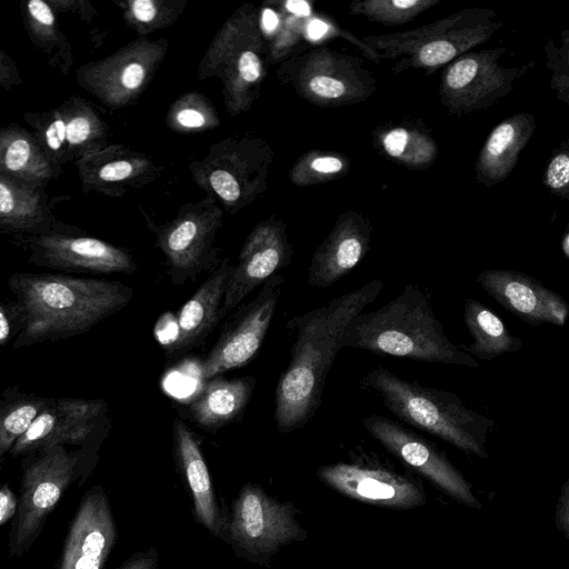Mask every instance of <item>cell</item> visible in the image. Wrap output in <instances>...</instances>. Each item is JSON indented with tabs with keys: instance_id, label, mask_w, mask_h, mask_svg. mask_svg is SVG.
<instances>
[{
	"instance_id": "obj_6",
	"label": "cell",
	"mask_w": 569,
	"mask_h": 569,
	"mask_svg": "<svg viewBox=\"0 0 569 569\" xmlns=\"http://www.w3.org/2000/svg\"><path fill=\"white\" fill-rule=\"evenodd\" d=\"M495 16L490 9L468 8L416 29L366 36L365 52L376 62L395 60V72L413 68L431 73L490 39L501 26Z\"/></svg>"
},
{
	"instance_id": "obj_45",
	"label": "cell",
	"mask_w": 569,
	"mask_h": 569,
	"mask_svg": "<svg viewBox=\"0 0 569 569\" xmlns=\"http://www.w3.org/2000/svg\"><path fill=\"white\" fill-rule=\"evenodd\" d=\"M17 510V500L8 487L0 489V526L10 519Z\"/></svg>"
},
{
	"instance_id": "obj_26",
	"label": "cell",
	"mask_w": 569,
	"mask_h": 569,
	"mask_svg": "<svg viewBox=\"0 0 569 569\" xmlns=\"http://www.w3.org/2000/svg\"><path fill=\"white\" fill-rule=\"evenodd\" d=\"M69 197H51L44 190L0 174V231L36 236L56 221L54 206Z\"/></svg>"
},
{
	"instance_id": "obj_8",
	"label": "cell",
	"mask_w": 569,
	"mask_h": 569,
	"mask_svg": "<svg viewBox=\"0 0 569 569\" xmlns=\"http://www.w3.org/2000/svg\"><path fill=\"white\" fill-rule=\"evenodd\" d=\"M306 101L321 108L359 103L376 90V79L362 60L326 47H317L281 61L277 70Z\"/></svg>"
},
{
	"instance_id": "obj_31",
	"label": "cell",
	"mask_w": 569,
	"mask_h": 569,
	"mask_svg": "<svg viewBox=\"0 0 569 569\" xmlns=\"http://www.w3.org/2000/svg\"><path fill=\"white\" fill-rule=\"evenodd\" d=\"M254 386V379L243 377L226 379L213 377L190 405L194 421L206 428L221 427L234 419L246 407Z\"/></svg>"
},
{
	"instance_id": "obj_44",
	"label": "cell",
	"mask_w": 569,
	"mask_h": 569,
	"mask_svg": "<svg viewBox=\"0 0 569 569\" xmlns=\"http://www.w3.org/2000/svg\"><path fill=\"white\" fill-rule=\"evenodd\" d=\"M157 563L158 552L152 547L146 551L134 553L118 569H156Z\"/></svg>"
},
{
	"instance_id": "obj_21",
	"label": "cell",
	"mask_w": 569,
	"mask_h": 569,
	"mask_svg": "<svg viewBox=\"0 0 569 569\" xmlns=\"http://www.w3.org/2000/svg\"><path fill=\"white\" fill-rule=\"evenodd\" d=\"M318 477L352 499L387 508H412L425 502L421 490L405 476L363 462L336 463L318 469Z\"/></svg>"
},
{
	"instance_id": "obj_1",
	"label": "cell",
	"mask_w": 569,
	"mask_h": 569,
	"mask_svg": "<svg viewBox=\"0 0 569 569\" xmlns=\"http://www.w3.org/2000/svg\"><path fill=\"white\" fill-rule=\"evenodd\" d=\"M382 290L381 280H370L288 321V328L296 330V340L289 366L276 389L274 417L279 431L301 428L316 413L327 375L341 349L345 327Z\"/></svg>"
},
{
	"instance_id": "obj_23",
	"label": "cell",
	"mask_w": 569,
	"mask_h": 569,
	"mask_svg": "<svg viewBox=\"0 0 569 569\" xmlns=\"http://www.w3.org/2000/svg\"><path fill=\"white\" fill-rule=\"evenodd\" d=\"M371 232L369 221L360 213H341L312 256L308 282L326 288L348 274L366 256Z\"/></svg>"
},
{
	"instance_id": "obj_7",
	"label": "cell",
	"mask_w": 569,
	"mask_h": 569,
	"mask_svg": "<svg viewBox=\"0 0 569 569\" xmlns=\"http://www.w3.org/2000/svg\"><path fill=\"white\" fill-rule=\"evenodd\" d=\"M274 151L261 137L237 134L213 143L189 164L196 184L229 214L250 206L267 190Z\"/></svg>"
},
{
	"instance_id": "obj_24",
	"label": "cell",
	"mask_w": 569,
	"mask_h": 569,
	"mask_svg": "<svg viewBox=\"0 0 569 569\" xmlns=\"http://www.w3.org/2000/svg\"><path fill=\"white\" fill-rule=\"evenodd\" d=\"M106 403L100 400L61 399L47 405L12 446L13 455L43 451L64 442H80L92 430V421Z\"/></svg>"
},
{
	"instance_id": "obj_16",
	"label": "cell",
	"mask_w": 569,
	"mask_h": 569,
	"mask_svg": "<svg viewBox=\"0 0 569 569\" xmlns=\"http://www.w3.org/2000/svg\"><path fill=\"white\" fill-rule=\"evenodd\" d=\"M362 426L389 452L452 498L467 506L480 508L467 480L433 443L381 415L366 417Z\"/></svg>"
},
{
	"instance_id": "obj_37",
	"label": "cell",
	"mask_w": 569,
	"mask_h": 569,
	"mask_svg": "<svg viewBox=\"0 0 569 569\" xmlns=\"http://www.w3.org/2000/svg\"><path fill=\"white\" fill-rule=\"evenodd\" d=\"M349 159L341 153L310 150L295 161L289 179L297 187L326 183L343 177L349 170Z\"/></svg>"
},
{
	"instance_id": "obj_15",
	"label": "cell",
	"mask_w": 569,
	"mask_h": 569,
	"mask_svg": "<svg viewBox=\"0 0 569 569\" xmlns=\"http://www.w3.org/2000/svg\"><path fill=\"white\" fill-rule=\"evenodd\" d=\"M282 283L280 274L268 279L256 298L226 326L200 367L203 380L241 367L256 356L273 318Z\"/></svg>"
},
{
	"instance_id": "obj_42",
	"label": "cell",
	"mask_w": 569,
	"mask_h": 569,
	"mask_svg": "<svg viewBox=\"0 0 569 569\" xmlns=\"http://www.w3.org/2000/svg\"><path fill=\"white\" fill-rule=\"evenodd\" d=\"M22 84L19 67L12 57L0 44V87L4 90Z\"/></svg>"
},
{
	"instance_id": "obj_10",
	"label": "cell",
	"mask_w": 569,
	"mask_h": 569,
	"mask_svg": "<svg viewBox=\"0 0 569 569\" xmlns=\"http://www.w3.org/2000/svg\"><path fill=\"white\" fill-rule=\"evenodd\" d=\"M168 47L166 38L139 37L102 59L80 66L76 70L77 83L108 109L126 108L147 89Z\"/></svg>"
},
{
	"instance_id": "obj_4",
	"label": "cell",
	"mask_w": 569,
	"mask_h": 569,
	"mask_svg": "<svg viewBox=\"0 0 569 569\" xmlns=\"http://www.w3.org/2000/svg\"><path fill=\"white\" fill-rule=\"evenodd\" d=\"M366 389L402 422L436 436L457 449L487 458L485 443L495 421L465 406L456 393L409 381L385 367L361 380Z\"/></svg>"
},
{
	"instance_id": "obj_47",
	"label": "cell",
	"mask_w": 569,
	"mask_h": 569,
	"mask_svg": "<svg viewBox=\"0 0 569 569\" xmlns=\"http://www.w3.org/2000/svg\"><path fill=\"white\" fill-rule=\"evenodd\" d=\"M11 333V325L8 315L2 306H0V345L4 343Z\"/></svg>"
},
{
	"instance_id": "obj_29",
	"label": "cell",
	"mask_w": 569,
	"mask_h": 569,
	"mask_svg": "<svg viewBox=\"0 0 569 569\" xmlns=\"http://www.w3.org/2000/svg\"><path fill=\"white\" fill-rule=\"evenodd\" d=\"M173 439L180 467L192 495L196 518L210 533L220 537L223 521L200 443L178 418L173 421Z\"/></svg>"
},
{
	"instance_id": "obj_14",
	"label": "cell",
	"mask_w": 569,
	"mask_h": 569,
	"mask_svg": "<svg viewBox=\"0 0 569 569\" xmlns=\"http://www.w3.org/2000/svg\"><path fill=\"white\" fill-rule=\"evenodd\" d=\"M78 460L79 457L67 452L62 446H56L44 450L26 469L11 540L12 553L20 555L29 549L44 519L74 478Z\"/></svg>"
},
{
	"instance_id": "obj_48",
	"label": "cell",
	"mask_w": 569,
	"mask_h": 569,
	"mask_svg": "<svg viewBox=\"0 0 569 569\" xmlns=\"http://www.w3.org/2000/svg\"><path fill=\"white\" fill-rule=\"evenodd\" d=\"M561 248L565 253V256L569 257V233L566 232L561 242Z\"/></svg>"
},
{
	"instance_id": "obj_5",
	"label": "cell",
	"mask_w": 569,
	"mask_h": 569,
	"mask_svg": "<svg viewBox=\"0 0 569 569\" xmlns=\"http://www.w3.org/2000/svg\"><path fill=\"white\" fill-rule=\"evenodd\" d=\"M268 43L252 3L239 7L221 26L201 58L200 81L218 78L230 116L247 112L258 100L267 72Z\"/></svg>"
},
{
	"instance_id": "obj_2",
	"label": "cell",
	"mask_w": 569,
	"mask_h": 569,
	"mask_svg": "<svg viewBox=\"0 0 569 569\" xmlns=\"http://www.w3.org/2000/svg\"><path fill=\"white\" fill-rule=\"evenodd\" d=\"M10 287L23 312L17 341L22 343L82 333L121 310L133 295L118 281L52 274H16Z\"/></svg>"
},
{
	"instance_id": "obj_19",
	"label": "cell",
	"mask_w": 569,
	"mask_h": 569,
	"mask_svg": "<svg viewBox=\"0 0 569 569\" xmlns=\"http://www.w3.org/2000/svg\"><path fill=\"white\" fill-rule=\"evenodd\" d=\"M83 192L119 198L156 181L163 167L151 157L112 143L92 151L76 163Z\"/></svg>"
},
{
	"instance_id": "obj_36",
	"label": "cell",
	"mask_w": 569,
	"mask_h": 569,
	"mask_svg": "<svg viewBox=\"0 0 569 569\" xmlns=\"http://www.w3.org/2000/svg\"><path fill=\"white\" fill-rule=\"evenodd\" d=\"M279 12L278 22L268 43V60L281 62L289 57L307 31L310 8L305 1H273Z\"/></svg>"
},
{
	"instance_id": "obj_27",
	"label": "cell",
	"mask_w": 569,
	"mask_h": 569,
	"mask_svg": "<svg viewBox=\"0 0 569 569\" xmlns=\"http://www.w3.org/2000/svg\"><path fill=\"white\" fill-rule=\"evenodd\" d=\"M62 168L44 153L31 130L18 123L0 127V174L44 190Z\"/></svg>"
},
{
	"instance_id": "obj_13",
	"label": "cell",
	"mask_w": 569,
	"mask_h": 569,
	"mask_svg": "<svg viewBox=\"0 0 569 569\" xmlns=\"http://www.w3.org/2000/svg\"><path fill=\"white\" fill-rule=\"evenodd\" d=\"M291 502L280 503L258 485H246L232 506L229 536L246 556L262 558L306 537Z\"/></svg>"
},
{
	"instance_id": "obj_18",
	"label": "cell",
	"mask_w": 569,
	"mask_h": 569,
	"mask_svg": "<svg viewBox=\"0 0 569 569\" xmlns=\"http://www.w3.org/2000/svg\"><path fill=\"white\" fill-rule=\"evenodd\" d=\"M54 222L49 231L30 236L31 258L37 263L102 273H131L136 270L133 259L126 249L93 237L58 230Z\"/></svg>"
},
{
	"instance_id": "obj_35",
	"label": "cell",
	"mask_w": 569,
	"mask_h": 569,
	"mask_svg": "<svg viewBox=\"0 0 569 569\" xmlns=\"http://www.w3.org/2000/svg\"><path fill=\"white\" fill-rule=\"evenodd\" d=\"M166 126L179 134L201 133L220 126V117L209 98L200 92H187L169 107Z\"/></svg>"
},
{
	"instance_id": "obj_17",
	"label": "cell",
	"mask_w": 569,
	"mask_h": 569,
	"mask_svg": "<svg viewBox=\"0 0 569 569\" xmlns=\"http://www.w3.org/2000/svg\"><path fill=\"white\" fill-rule=\"evenodd\" d=\"M291 253L282 220L272 214L258 222L246 238L237 264L232 266L220 319L236 309L257 287L288 266Z\"/></svg>"
},
{
	"instance_id": "obj_28",
	"label": "cell",
	"mask_w": 569,
	"mask_h": 569,
	"mask_svg": "<svg viewBox=\"0 0 569 569\" xmlns=\"http://www.w3.org/2000/svg\"><path fill=\"white\" fill-rule=\"evenodd\" d=\"M535 129V116L530 113L513 114L496 126L479 152L477 181L492 187L505 180L515 169Z\"/></svg>"
},
{
	"instance_id": "obj_22",
	"label": "cell",
	"mask_w": 569,
	"mask_h": 569,
	"mask_svg": "<svg viewBox=\"0 0 569 569\" xmlns=\"http://www.w3.org/2000/svg\"><path fill=\"white\" fill-rule=\"evenodd\" d=\"M116 525L106 493L93 488L71 523L60 569H101L114 545Z\"/></svg>"
},
{
	"instance_id": "obj_46",
	"label": "cell",
	"mask_w": 569,
	"mask_h": 569,
	"mask_svg": "<svg viewBox=\"0 0 569 569\" xmlns=\"http://www.w3.org/2000/svg\"><path fill=\"white\" fill-rule=\"evenodd\" d=\"M568 482L563 486L562 490V497L560 499V502L562 506L558 510V523L559 528L562 529L565 535H568Z\"/></svg>"
},
{
	"instance_id": "obj_43",
	"label": "cell",
	"mask_w": 569,
	"mask_h": 569,
	"mask_svg": "<svg viewBox=\"0 0 569 569\" xmlns=\"http://www.w3.org/2000/svg\"><path fill=\"white\" fill-rule=\"evenodd\" d=\"M56 13L72 12L83 20H91L96 14L90 2L84 0H48Z\"/></svg>"
},
{
	"instance_id": "obj_3",
	"label": "cell",
	"mask_w": 569,
	"mask_h": 569,
	"mask_svg": "<svg viewBox=\"0 0 569 569\" xmlns=\"http://www.w3.org/2000/svg\"><path fill=\"white\" fill-rule=\"evenodd\" d=\"M340 345L417 361L479 367L475 358L448 338L429 298L412 283L377 310L351 318Z\"/></svg>"
},
{
	"instance_id": "obj_40",
	"label": "cell",
	"mask_w": 569,
	"mask_h": 569,
	"mask_svg": "<svg viewBox=\"0 0 569 569\" xmlns=\"http://www.w3.org/2000/svg\"><path fill=\"white\" fill-rule=\"evenodd\" d=\"M568 48H569V36L568 30L563 31V46L561 49L556 48L553 43L546 46V52L548 57V67L553 72L552 86L558 92V98L565 102H569V77H568Z\"/></svg>"
},
{
	"instance_id": "obj_25",
	"label": "cell",
	"mask_w": 569,
	"mask_h": 569,
	"mask_svg": "<svg viewBox=\"0 0 569 569\" xmlns=\"http://www.w3.org/2000/svg\"><path fill=\"white\" fill-rule=\"evenodd\" d=\"M232 264L224 259L211 272L177 315L176 335L169 350L177 352L199 343L220 319Z\"/></svg>"
},
{
	"instance_id": "obj_34",
	"label": "cell",
	"mask_w": 569,
	"mask_h": 569,
	"mask_svg": "<svg viewBox=\"0 0 569 569\" xmlns=\"http://www.w3.org/2000/svg\"><path fill=\"white\" fill-rule=\"evenodd\" d=\"M127 26L140 37L168 28L180 17L187 0H114Z\"/></svg>"
},
{
	"instance_id": "obj_41",
	"label": "cell",
	"mask_w": 569,
	"mask_h": 569,
	"mask_svg": "<svg viewBox=\"0 0 569 569\" xmlns=\"http://www.w3.org/2000/svg\"><path fill=\"white\" fill-rule=\"evenodd\" d=\"M545 184L556 194L567 197L569 193V156L567 151L556 153L549 161Z\"/></svg>"
},
{
	"instance_id": "obj_30",
	"label": "cell",
	"mask_w": 569,
	"mask_h": 569,
	"mask_svg": "<svg viewBox=\"0 0 569 569\" xmlns=\"http://www.w3.org/2000/svg\"><path fill=\"white\" fill-rule=\"evenodd\" d=\"M20 14L30 41L47 63L62 76H68L74 61L72 47L59 28L58 14L49 1L23 0Z\"/></svg>"
},
{
	"instance_id": "obj_38",
	"label": "cell",
	"mask_w": 569,
	"mask_h": 569,
	"mask_svg": "<svg viewBox=\"0 0 569 569\" xmlns=\"http://www.w3.org/2000/svg\"><path fill=\"white\" fill-rule=\"evenodd\" d=\"M440 0H356L349 6L350 14L365 16L369 21L385 26H399L413 20Z\"/></svg>"
},
{
	"instance_id": "obj_9",
	"label": "cell",
	"mask_w": 569,
	"mask_h": 569,
	"mask_svg": "<svg viewBox=\"0 0 569 569\" xmlns=\"http://www.w3.org/2000/svg\"><path fill=\"white\" fill-rule=\"evenodd\" d=\"M146 223L162 251L173 284L193 281L206 270L218 267L217 232L222 227L223 210L211 197L182 204L176 217L156 224L142 210Z\"/></svg>"
},
{
	"instance_id": "obj_20",
	"label": "cell",
	"mask_w": 569,
	"mask_h": 569,
	"mask_svg": "<svg viewBox=\"0 0 569 569\" xmlns=\"http://www.w3.org/2000/svg\"><path fill=\"white\" fill-rule=\"evenodd\" d=\"M477 282L501 307L531 326H565L569 305L562 296L536 278L517 270L489 269Z\"/></svg>"
},
{
	"instance_id": "obj_12",
	"label": "cell",
	"mask_w": 569,
	"mask_h": 569,
	"mask_svg": "<svg viewBox=\"0 0 569 569\" xmlns=\"http://www.w3.org/2000/svg\"><path fill=\"white\" fill-rule=\"evenodd\" d=\"M506 48L466 52L441 73V103L453 114H467L495 104L513 90L528 66L507 68L500 58Z\"/></svg>"
},
{
	"instance_id": "obj_33",
	"label": "cell",
	"mask_w": 569,
	"mask_h": 569,
	"mask_svg": "<svg viewBox=\"0 0 569 569\" xmlns=\"http://www.w3.org/2000/svg\"><path fill=\"white\" fill-rule=\"evenodd\" d=\"M383 153L410 169H425L437 158L435 140L416 127L397 126L379 134Z\"/></svg>"
},
{
	"instance_id": "obj_39",
	"label": "cell",
	"mask_w": 569,
	"mask_h": 569,
	"mask_svg": "<svg viewBox=\"0 0 569 569\" xmlns=\"http://www.w3.org/2000/svg\"><path fill=\"white\" fill-rule=\"evenodd\" d=\"M42 399L18 401L0 411V457L12 448L46 407Z\"/></svg>"
},
{
	"instance_id": "obj_11",
	"label": "cell",
	"mask_w": 569,
	"mask_h": 569,
	"mask_svg": "<svg viewBox=\"0 0 569 569\" xmlns=\"http://www.w3.org/2000/svg\"><path fill=\"white\" fill-rule=\"evenodd\" d=\"M22 118L47 157L61 168L108 144V123L96 106L80 96H70L44 111H28Z\"/></svg>"
},
{
	"instance_id": "obj_32",
	"label": "cell",
	"mask_w": 569,
	"mask_h": 569,
	"mask_svg": "<svg viewBox=\"0 0 569 569\" xmlns=\"http://www.w3.org/2000/svg\"><path fill=\"white\" fill-rule=\"evenodd\" d=\"M463 321L473 341L460 348L472 358L490 361L523 348V341L509 331L502 319L473 298L465 302Z\"/></svg>"
}]
</instances>
